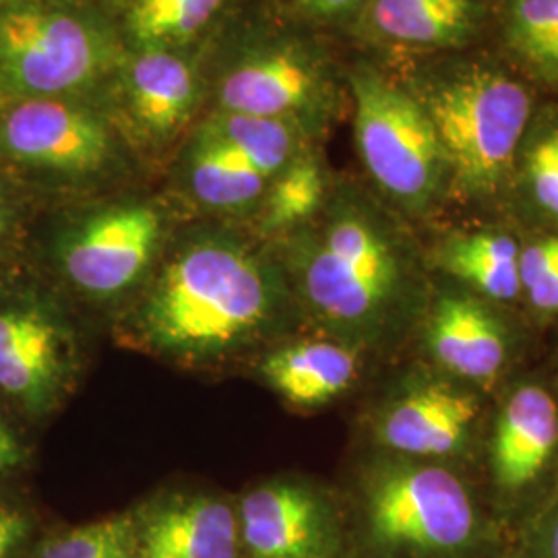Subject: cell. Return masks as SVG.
I'll list each match as a JSON object with an SVG mask.
<instances>
[{
	"label": "cell",
	"instance_id": "23",
	"mask_svg": "<svg viewBox=\"0 0 558 558\" xmlns=\"http://www.w3.org/2000/svg\"><path fill=\"white\" fill-rule=\"evenodd\" d=\"M226 0H131L129 27L135 40L151 48L197 34Z\"/></svg>",
	"mask_w": 558,
	"mask_h": 558
},
{
	"label": "cell",
	"instance_id": "25",
	"mask_svg": "<svg viewBox=\"0 0 558 558\" xmlns=\"http://www.w3.org/2000/svg\"><path fill=\"white\" fill-rule=\"evenodd\" d=\"M36 558H140L131 515L73 527L44 544Z\"/></svg>",
	"mask_w": 558,
	"mask_h": 558
},
{
	"label": "cell",
	"instance_id": "18",
	"mask_svg": "<svg viewBox=\"0 0 558 558\" xmlns=\"http://www.w3.org/2000/svg\"><path fill=\"white\" fill-rule=\"evenodd\" d=\"M129 98L133 117L145 131L170 137L195 106L197 80L186 60L151 48L131 66Z\"/></svg>",
	"mask_w": 558,
	"mask_h": 558
},
{
	"label": "cell",
	"instance_id": "24",
	"mask_svg": "<svg viewBox=\"0 0 558 558\" xmlns=\"http://www.w3.org/2000/svg\"><path fill=\"white\" fill-rule=\"evenodd\" d=\"M325 197V177L313 158H294L278 177L265 203V230L300 226L319 211Z\"/></svg>",
	"mask_w": 558,
	"mask_h": 558
},
{
	"label": "cell",
	"instance_id": "14",
	"mask_svg": "<svg viewBox=\"0 0 558 558\" xmlns=\"http://www.w3.org/2000/svg\"><path fill=\"white\" fill-rule=\"evenodd\" d=\"M558 447L557 398L525 383L500 405L490 437V474L505 493H519L538 480Z\"/></svg>",
	"mask_w": 558,
	"mask_h": 558
},
{
	"label": "cell",
	"instance_id": "21",
	"mask_svg": "<svg viewBox=\"0 0 558 558\" xmlns=\"http://www.w3.org/2000/svg\"><path fill=\"white\" fill-rule=\"evenodd\" d=\"M505 38L532 75L558 85V0H509Z\"/></svg>",
	"mask_w": 558,
	"mask_h": 558
},
{
	"label": "cell",
	"instance_id": "15",
	"mask_svg": "<svg viewBox=\"0 0 558 558\" xmlns=\"http://www.w3.org/2000/svg\"><path fill=\"white\" fill-rule=\"evenodd\" d=\"M319 71L315 62L296 48L267 50L240 62L221 81L223 112L283 119L315 98Z\"/></svg>",
	"mask_w": 558,
	"mask_h": 558
},
{
	"label": "cell",
	"instance_id": "1",
	"mask_svg": "<svg viewBox=\"0 0 558 558\" xmlns=\"http://www.w3.org/2000/svg\"><path fill=\"white\" fill-rule=\"evenodd\" d=\"M288 304L269 260L242 240L209 234L163 263L133 311L131 336L161 359L211 364L269 338Z\"/></svg>",
	"mask_w": 558,
	"mask_h": 558
},
{
	"label": "cell",
	"instance_id": "17",
	"mask_svg": "<svg viewBox=\"0 0 558 558\" xmlns=\"http://www.w3.org/2000/svg\"><path fill=\"white\" fill-rule=\"evenodd\" d=\"M478 0H368V27L383 40L451 48L476 32Z\"/></svg>",
	"mask_w": 558,
	"mask_h": 558
},
{
	"label": "cell",
	"instance_id": "2",
	"mask_svg": "<svg viewBox=\"0 0 558 558\" xmlns=\"http://www.w3.org/2000/svg\"><path fill=\"white\" fill-rule=\"evenodd\" d=\"M292 283L308 315L333 339L377 348L398 339L418 315V259L377 209L341 201L292 255Z\"/></svg>",
	"mask_w": 558,
	"mask_h": 558
},
{
	"label": "cell",
	"instance_id": "10",
	"mask_svg": "<svg viewBox=\"0 0 558 558\" xmlns=\"http://www.w3.org/2000/svg\"><path fill=\"white\" fill-rule=\"evenodd\" d=\"M75 368L64 323L38 302L0 308V391L32 412L57 403Z\"/></svg>",
	"mask_w": 558,
	"mask_h": 558
},
{
	"label": "cell",
	"instance_id": "5",
	"mask_svg": "<svg viewBox=\"0 0 558 558\" xmlns=\"http://www.w3.org/2000/svg\"><path fill=\"white\" fill-rule=\"evenodd\" d=\"M360 160L380 191L408 211H428L451 189L437 131L418 96L373 69L350 77Z\"/></svg>",
	"mask_w": 558,
	"mask_h": 558
},
{
	"label": "cell",
	"instance_id": "29",
	"mask_svg": "<svg viewBox=\"0 0 558 558\" xmlns=\"http://www.w3.org/2000/svg\"><path fill=\"white\" fill-rule=\"evenodd\" d=\"M32 532V521L17 509L0 507V558H9Z\"/></svg>",
	"mask_w": 558,
	"mask_h": 558
},
{
	"label": "cell",
	"instance_id": "32",
	"mask_svg": "<svg viewBox=\"0 0 558 558\" xmlns=\"http://www.w3.org/2000/svg\"><path fill=\"white\" fill-rule=\"evenodd\" d=\"M2 230H4V214L0 211V236H2Z\"/></svg>",
	"mask_w": 558,
	"mask_h": 558
},
{
	"label": "cell",
	"instance_id": "26",
	"mask_svg": "<svg viewBox=\"0 0 558 558\" xmlns=\"http://www.w3.org/2000/svg\"><path fill=\"white\" fill-rule=\"evenodd\" d=\"M521 294L542 313H558V236H546L521 248Z\"/></svg>",
	"mask_w": 558,
	"mask_h": 558
},
{
	"label": "cell",
	"instance_id": "13",
	"mask_svg": "<svg viewBox=\"0 0 558 558\" xmlns=\"http://www.w3.org/2000/svg\"><path fill=\"white\" fill-rule=\"evenodd\" d=\"M133 519L140 558H239V513L211 495H170Z\"/></svg>",
	"mask_w": 558,
	"mask_h": 558
},
{
	"label": "cell",
	"instance_id": "9",
	"mask_svg": "<svg viewBox=\"0 0 558 558\" xmlns=\"http://www.w3.org/2000/svg\"><path fill=\"white\" fill-rule=\"evenodd\" d=\"M0 145L20 163L59 174H94L112 154L108 129L96 114L50 98L11 108L0 122Z\"/></svg>",
	"mask_w": 558,
	"mask_h": 558
},
{
	"label": "cell",
	"instance_id": "6",
	"mask_svg": "<svg viewBox=\"0 0 558 558\" xmlns=\"http://www.w3.org/2000/svg\"><path fill=\"white\" fill-rule=\"evenodd\" d=\"M112 46L100 27L40 4L0 11V73L20 92L57 96L92 83Z\"/></svg>",
	"mask_w": 558,
	"mask_h": 558
},
{
	"label": "cell",
	"instance_id": "27",
	"mask_svg": "<svg viewBox=\"0 0 558 558\" xmlns=\"http://www.w3.org/2000/svg\"><path fill=\"white\" fill-rule=\"evenodd\" d=\"M523 172L530 197L548 218L558 221V124L530 140Z\"/></svg>",
	"mask_w": 558,
	"mask_h": 558
},
{
	"label": "cell",
	"instance_id": "20",
	"mask_svg": "<svg viewBox=\"0 0 558 558\" xmlns=\"http://www.w3.org/2000/svg\"><path fill=\"white\" fill-rule=\"evenodd\" d=\"M189 182L193 195L203 205L214 209H242L259 199L269 180L205 126L191 151Z\"/></svg>",
	"mask_w": 558,
	"mask_h": 558
},
{
	"label": "cell",
	"instance_id": "19",
	"mask_svg": "<svg viewBox=\"0 0 558 558\" xmlns=\"http://www.w3.org/2000/svg\"><path fill=\"white\" fill-rule=\"evenodd\" d=\"M521 246L505 232L478 230L447 240L440 248V265L447 274L495 302L521 296L519 276Z\"/></svg>",
	"mask_w": 558,
	"mask_h": 558
},
{
	"label": "cell",
	"instance_id": "28",
	"mask_svg": "<svg viewBox=\"0 0 558 558\" xmlns=\"http://www.w3.org/2000/svg\"><path fill=\"white\" fill-rule=\"evenodd\" d=\"M525 558H558V488L525 530Z\"/></svg>",
	"mask_w": 558,
	"mask_h": 558
},
{
	"label": "cell",
	"instance_id": "3",
	"mask_svg": "<svg viewBox=\"0 0 558 558\" xmlns=\"http://www.w3.org/2000/svg\"><path fill=\"white\" fill-rule=\"evenodd\" d=\"M449 166L451 189L490 195L518 160L532 117L523 83L486 62L439 73L418 96Z\"/></svg>",
	"mask_w": 558,
	"mask_h": 558
},
{
	"label": "cell",
	"instance_id": "12",
	"mask_svg": "<svg viewBox=\"0 0 558 558\" xmlns=\"http://www.w3.org/2000/svg\"><path fill=\"white\" fill-rule=\"evenodd\" d=\"M424 339L430 359L445 373L478 385L499 379L509 360L505 323L470 292H440L430 304Z\"/></svg>",
	"mask_w": 558,
	"mask_h": 558
},
{
	"label": "cell",
	"instance_id": "7",
	"mask_svg": "<svg viewBox=\"0 0 558 558\" xmlns=\"http://www.w3.org/2000/svg\"><path fill=\"white\" fill-rule=\"evenodd\" d=\"M160 239L161 218L154 207H108L81 221L64 240V276L89 299H114L143 278Z\"/></svg>",
	"mask_w": 558,
	"mask_h": 558
},
{
	"label": "cell",
	"instance_id": "16",
	"mask_svg": "<svg viewBox=\"0 0 558 558\" xmlns=\"http://www.w3.org/2000/svg\"><path fill=\"white\" fill-rule=\"evenodd\" d=\"M356 348L338 339H302L271 352L260 364L265 380L300 408H319L345 393L359 377Z\"/></svg>",
	"mask_w": 558,
	"mask_h": 558
},
{
	"label": "cell",
	"instance_id": "31",
	"mask_svg": "<svg viewBox=\"0 0 558 558\" xmlns=\"http://www.w3.org/2000/svg\"><path fill=\"white\" fill-rule=\"evenodd\" d=\"M296 2L308 13L329 17V15H339L354 9L362 0H296Z\"/></svg>",
	"mask_w": 558,
	"mask_h": 558
},
{
	"label": "cell",
	"instance_id": "22",
	"mask_svg": "<svg viewBox=\"0 0 558 558\" xmlns=\"http://www.w3.org/2000/svg\"><path fill=\"white\" fill-rule=\"evenodd\" d=\"M207 129L251 161L267 180L294 160L296 135L283 119H260L223 112Z\"/></svg>",
	"mask_w": 558,
	"mask_h": 558
},
{
	"label": "cell",
	"instance_id": "8",
	"mask_svg": "<svg viewBox=\"0 0 558 558\" xmlns=\"http://www.w3.org/2000/svg\"><path fill=\"white\" fill-rule=\"evenodd\" d=\"M240 546L251 558H338V509L319 488L274 480L251 488L239 511Z\"/></svg>",
	"mask_w": 558,
	"mask_h": 558
},
{
	"label": "cell",
	"instance_id": "30",
	"mask_svg": "<svg viewBox=\"0 0 558 558\" xmlns=\"http://www.w3.org/2000/svg\"><path fill=\"white\" fill-rule=\"evenodd\" d=\"M20 440L7 428V424L0 420V476L9 472L11 468L20 465L21 461Z\"/></svg>",
	"mask_w": 558,
	"mask_h": 558
},
{
	"label": "cell",
	"instance_id": "4",
	"mask_svg": "<svg viewBox=\"0 0 558 558\" xmlns=\"http://www.w3.org/2000/svg\"><path fill=\"white\" fill-rule=\"evenodd\" d=\"M364 525L371 544L393 557L459 558L482 536L465 482L424 459L385 463L368 476Z\"/></svg>",
	"mask_w": 558,
	"mask_h": 558
},
{
	"label": "cell",
	"instance_id": "11",
	"mask_svg": "<svg viewBox=\"0 0 558 558\" xmlns=\"http://www.w3.org/2000/svg\"><path fill=\"white\" fill-rule=\"evenodd\" d=\"M478 416V398L468 389L420 380L383 405L377 437L403 458H451L468 445Z\"/></svg>",
	"mask_w": 558,
	"mask_h": 558
}]
</instances>
